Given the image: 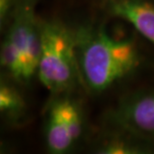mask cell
Listing matches in <instances>:
<instances>
[{
  "label": "cell",
  "mask_w": 154,
  "mask_h": 154,
  "mask_svg": "<svg viewBox=\"0 0 154 154\" xmlns=\"http://www.w3.org/2000/svg\"><path fill=\"white\" fill-rule=\"evenodd\" d=\"M80 81L90 92L101 93L136 71L140 52L133 39H117L101 27L75 30Z\"/></svg>",
  "instance_id": "1"
},
{
  "label": "cell",
  "mask_w": 154,
  "mask_h": 154,
  "mask_svg": "<svg viewBox=\"0 0 154 154\" xmlns=\"http://www.w3.org/2000/svg\"><path fill=\"white\" fill-rule=\"evenodd\" d=\"M40 31L41 50L36 76L50 93H63L80 81L75 30L59 21L40 20Z\"/></svg>",
  "instance_id": "2"
},
{
  "label": "cell",
  "mask_w": 154,
  "mask_h": 154,
  "mask_svg": "<svg viewBox=\"0 0 154 154\" xmlns=\"http://www.w3.org/2000/svg\"><path fill=\"white\" fill-rule=\"evenodd\" d=\"M111 121L121 132L145 141L154 140V91L121 102L112 112Z\"/></svg>",
  "instance_id": "5"
},
{
  "label": "cell",
  "mask_w": 154,
  "mask_h": 154,
  "mask_svg": "<svg viewBox=\"0 0 154 154\" xmlns=\"http://www.w3.org/2000/svg\"><path fill=\"white\" fill-rule=\"evenodd\" d=\"M40 50V20L29 2L16 5L1 44L2 69L14 81L28 83L37 73Z\"/></svg>",
  "instance_id": "3"
},
{
  "label": "cell",
  "mask_w": 154,
  "mask_h": 154,
  "mask_svg": "<svg viewBox=\"0 0 154 154\" xmlns=\"http://www.w3.org/2000/svg\"><path fill=\"white\" fill-rule=\"evenodd\" d=\"M0 112L10 121H17L26 112V103L18 89L7 81L0 83Z\"/></svg>",
  "instance_id": "8"
},
{
  "label": "cell",
  "mask_w": 154,
  "mask_h": 154,
  "mask_svg": "<svg viewBox=\"0 0 154 154\" xmlns=\"http://www.w3.org/2000/svg\"><path fill=\"white\" fill-rule=\"evenodd\" d=\"M116 134L104 139L96 147V153L100 154H144L151 153L153 148L149 147L145 141L127 133Z\"/></svg>",
  "instance_id": "7"
},
{
  "label": "cell",
  "mask_w": 154,
  "mask_h": 154,
  "mask_svg": "<svg viewBox=\"0 0 154 154\" xmlns=\"http://www.w3.org/2000/svg\"><path fill=\"white\" fill-rule=\"evenodd\" d=\"M15 6L14 0H0V23L5 24L13 13Z\"/></svg>",
  "instance_id": "9"
},
{
  "label": "cell",
  "mask_w": 154,
  "mask_h": 154,
  "mask_svg": "<svg viewBox=\"0 0 154 154\" xmlns=\"http://www.w3.org/2000/svg\"><path fill=\"white\" fill-rule=\"evenodd\" d=\"M103 9L131 24L154 44V3L148 0H104Z\"/></svg>",
  "instance_id": "6"
},
{
  "label": "cell",
  "mask_w": 154,
  "mask_h": 154,
  "mask_svg": "<svg viewBox=\"0 0 154 154\" xmlns=\"http://www.w3.org/2000/svg\"><path fill=\"white\" fill-rule=\"evenodd\" d=\"M82 131V112L76 101L68 96L52 101L45 125V141L48 151L53 154L68 152L81 137Z\"/></svg>",
  "instance_id": "4"
}]
</instances>
